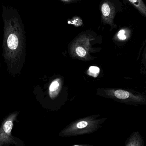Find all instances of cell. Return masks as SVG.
Returning <instances> with one entry per match:
<instances>
[{
  "label": "cell",
  "instance_id": "obj_7",
  "mask_svg": "<svg viewBox=\"0 0 146 146\" xmlns=\"http://www.w3.org/2000/svg\"><path fill=\"white\" fill-rule=\"evenodd\" d=\"M76 53L78 56L84 57L86 55L87 51L83 47L78 46L76 48Z\"/></svg>",
  "mask_w": 146,
  "mask_h": 146
},
{
  "label": "cell",
  "instance_id": "obj_9",
  "mask_svg": "<svg viewBox=\"0 0 146 146\" xmlns=\"http://www.w3.org/2000/svg\"><path fill=\"white\" fill-rule=\"evenodd\" d=\"M60 86V84L57 81H54L51 83L49 87V90L50 92H54L56 91Z\"/></svg>",
  "mask_w": 146,
  "mask_h": 146
},
{
  "label": "cell",
  "instance_id": "obj_10",
  "mask_svg": "<svg viewBox=\"0 0 146 146\" xmlns=\"http://www.w3.org/2000/svg\"><path fill=\"white\" fill-rule=\"evenodd\" d=\"M88 125V122L86 121H81L76 124V127L78 129H82L86 127Z\"/></svg>",
  "mask_w": 146,
  "mask_h": 146
},
{
  "label": "cell",
  "instance_id": "obj_1",
  "mask_svg": "<svg viewBox=\"0 0 146 146\" xmlns=\"http://www.w3.org/2000/svg\"><path fill=\"white\" fill-rule=\"evenodd\" d=\"M3 24V55L10 63H18L25 55V26L18 10L11 6L2 5Z\"/></svg>",
  "mask_w": 146,
  "mask_h": 146
},
{
  "label": "cell",
  "instance_id": "obj_5",
  "mask_svg": "<svg viewBox=\"0 0 146 146\" xmlns=\"http://www.w3.org/2000/svg\"><path fill=\"white\" fill-rule=\"evenodd\" d=\"M131 31L129 27H124L120 29L115 35L116 40L120 42H126L129 40L131 36Z\"/></svg>",
  "mask_w": 146,
  "mask_h": 146
},
{
  "label": "cell",
  "instance_id": "obj_8",
  "mask_svg": "<svg viewBox=\"0 0 146 146\" xmlns=\"http://www.w3.org/2000/svg\"><path fill=\"white\" fill-rule=\"evenodd\" d=\"M90 74L91 73V75H92L94 77H96L98 76V74L100 72L99 68L96 66H92L89 68V70Z\"/></svg>",
  "mask_w": 146,
  "mask_h": 146
},
{
  "label": "cell",
  "instance_id": "obj_6",
  "mask_svg": "<svg viewBox=\"0 0 146 146\" xmlns=\"http://www.w3.org/2000/svg\"><path fill=\"white\" fill-rule=\"evenodd\" d=\"M114 95L116 97L119 99H124L128 98L130 93L127 91L122 90H117L114 92Z\"/></svg>",
  "mask_w": 146,
  "mask_h": 146
},
{
  "label": "cell",
  "instance_id": "obj_2",
  "mask_svg": "<svg viewBox=\"0 0 146 146\" xmlns=\"http://www.w3.org/2000/svg\"><path fill=\"white\" fill-rule=\"evenodd\" d=\"M18 114L17 112L13 113L3 122L0 128V146L16 143L11 135V131L13 126V122Z\"/></svg>",
  "mask_w": 146,
  "mask_h": 146
},
{
  "label": "cell",
  "instance_id": "obj_4",
  "mask_svg": "<svg viewBox=\"0 0 146 146\" xmlns=\"http://www.w3.org/2000/svg\"><path fill=\"white\" fill-rule=\"evenodd\" d=\"M141 15L146 18V5L144 0H126Z\"/></svg>",
  "mask_w": 146,
  "mask_h": 146
},
{
  "label": "cell",
  "instance_id": "obj_3",
  "mask_svg": "<svg viewBox=\"0 0 146 146\" xmlns=\"http://www.w3.org/2000/svg\"><path fill=\"white\" fill-rule=\"evenodd\" d=\"M119 11L116 4L112 1H106L101 6V12L104 20L110 25L112 28H115L116 25L114 23V19L116 13Z\"/></svg>",
  "mask_w": 146,
  "mask_h": 146
}]
</instances>
